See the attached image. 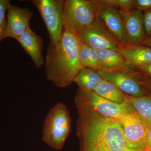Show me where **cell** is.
<instances>
[{
    "mask_svg": "<svg viewBox=\"0 0 151 151\" xmlns=\"http://www.w3.org/2000/svg\"><path fill=\"white\" fill-rule=\"evenodd\" d=\"M71 118L65 104L57 103L50 109L45 119L42 140L50 147L60 150L71 131Z\"/></svg>",
    "mask_w": 151,
    "mask_h": 151,
    "instance_id": "3957f363",
    "label": "cell"
},
{
    "mask_svg": "<svg viewBox=\"0 0 151 151\" xmlns=\"http://www.w3.org/2000/svg\"><path fill=\"white\" fill-rule=\"evenodd\" d=\"M146 142L147 147L151 149V124H147Z\"/></svg>",
    "mask_w": 151,
    "mask_h": 151,
    "instance_id": "d4e9b609",
    "label": "cell"
},
{
    "mask_svg": "<svg viewBox=\"0 0 151 151\" xmlns=\"http://www.w3.org/2000/svg\"><path fill=\"white\" fill-rule=\"evenodd\" d=\"M144 27L146 37L151 35V9L143 12Z\"/></svg>",
    "mask_w": 151,
    "mask_h": 151,
    "instance_id": "603a6c76",
    "label": "cell"
},
{
    "mask_svg": "<svg viewBox=\"0 0 151 151\" xmlns=\"http://www.w3.org/2000/svg\"><path fill=\"white\" fill-rule=\"evenodd\" d=\"M102 78L117 86L124 94L132 97L149 96L145 89L134 76L121 72L98 70Z\"/></svg>",
    "mask_w": 151,
    "mask_h": 151,
    "instance_id": "8fae6325",
    "label": "cell"
},
{
    "mask_svg": "<svg viewBox=\"0 0 151 151\" xmlns=\"http://www.w3.org/2000/svg\"><path fill=\"white\" fill-rule=\"evenodd\" d=\"M40 14L48 31L50 42H58L64 31L63 13L64 0H32Z\"/></svg>",
    "mask_w": 151,
    "mask_h": 151,
    "instance_id": "8992f818",
    "label": "cell"
},
{
    "mask_svg": "<svg viewBox=\"0 0 151 151\" xmlns=\"http://www.w3.org/2000/svg\"><path fill=\"white\" fill-rule=\"evenodd\" d=\"M103 79L97 71L83 68L76 76L73 82L78 85V89L85 91H94Z\"/></svg>",
    "mask_w": 151,
    "mask_h": 151,
    "instance_id": "2e32d148",
    "label": "cell"
},
{
    "mask_svg": "<svg viewBox=\"0 0 151 151\" xmlns=\"http://www.w3.org/2000/svg\"><path fill=\"white\" fill-rule=\"evenodd\" d=\"M16 40L29 55L36 67L39 68L44 64L42 55L43 39L33 31L29 26Z\"/></svg>",
    "mask_w": 151,
    "mask_h": 151,
    "instance_id": "4fadbf2b",
    "label": "cell"
},
{
    "mask_svg": "<svg viewBox=\"0 0 151 151\" xmlns=\"http://www.w3.org/2000/svg\"><path fill=\"white\" fill-rule=\"evenodd\" d=\"M78 36L81 42L97 50L108 49L118 51L121 45L98 17L91 26Z\"/></svg>",
    "mask_w": 151,
    "mask_h": 151,
    "instance_id": "52a82bcc",
    "label": "cell"
},
{
    "mask_svg": "<svg viewBox=\"0 0 151 151\" xmlns=\"http://www.w3.org/2000/svg\"><path fill=\"white\" fill-rule=\"evenodd\" d=\"M9 0H0V42L4 39L6 24L5 14L10 5Z\"/></svg>",
    "mask_w": 151,
    "mask_h": 151,
    "instance_id": "44dd1931",
    "label": "cell"
},
{
    "mask_svg": "<svg viewBox=\"0 0 151 151\" xmlns=\"http://www.w3.org/2000/svg\"><path fill=\"white\" fill-rule=\"evenodd\" d=\"M119 10L124 21L127 44H140L146 37L143 12L136 9Z\"/></svg>",
    "mask_w": 151,
    "mask_h": 151,
    "instance_id": "30bf717a",
    "label": "cell"
},
{
    "mask_svg": "<svg viewBox=\"0 0 151 151\" xmlns=\"http://www.w3.org/2000/svg\"><path fill=\"white\" fill-rule=\"evenodd\" d=\"M118 52L129 66H138L151 63V47L142 45H121Z\"/></svg>",
    "mask_w": 151,
    "mask_h": 151,
    "instance_id": "9a60e30c",
    "label": "cell"
},
{
    "mask_svg": "<svg viewBox=\"0 0 151 151\" xmlns=\"http://www.w3.org/2000/svg\"><path fill=\"white\" fill-rule=\"evenodd\" d=\"M7 12L4 39L12 37L16 40L29 26L33 13L27 8H20L11 4Z\"/></svg>",
    "mask_w": 151,
    "mask_h": 151,
    "instance_id": "7c38bea8",
    "label": "cell"
},
{
    "mask_svg": "<svg viewBox=\"0 0 151 151\" xmlns=\"http://www.w3.org/2000/svg\"><path fill=\"white\" fill-rule=\"evenodd\" d=\"M80 40L75 34L64 29L57 43L50 42L45 55L47 79L59 88H66L73 82L83 67L79 59Z\"/></svg>",
    "mask_w": 151,
    "mask_h": 151,
    "instance_id": "7a4b0ae2",
    "label": "cell"
},
{
    "mask_svg": "<svg viewBox=\"0 0 151 151\" xmlns=\"http://www.w3.org/2000/svg\"><path fill=\"white\" fill-rule=\"evenodd\" d=\"M145 151H151V149L146 146V147L145 150Z\"/></svg>",
    "mask_w": 151,
    "mask_h": 151,
    "instance_id": "83f0119b",
    "label": "cell"
},
{
    "mask_svg": "<svg viewBox=\"0 0 151 151\" xmlns=\"http://www.w3.org/2000/svg\"><path fill=\"white\" fill-rule=\"evenodd\" d=\"M96 0H66L63 8L64 29L78 35L97 18Z\"/></svg>",
    "mask_w": 151,
    "mask_h": 151,
    "instance_id": "277c9868",
    "label": "cell"
},
{
    "mask_svg": "<svg viewBox=\"0 0 151 151\" xmlns=\"http://www.w3.org/2000/svg\"><path fill=\"white\" fill-rule=\"evenodd\" d=\"M124 151H145V150L130 148L127 147V148L125 149Z\"/></svg>",
    "mask_w": 151,
    "mask_h": 151,
    "instance_id": "4316f807",
    "label": "cell"
},
{
    "mask_svg": "<svg viewBox=\"0 0 151 151\" xmlns=\"http://www.w3.org/2000/svg\"><path fill=\"white\" fill-rule=\"evenodd\" d=\"M96 1L97 17L120 44H127L124 21L119 9L102 4L97 0Z\"/></svg>",
    "mask_w": 151,
    "mask_h": 151,
    "instance_id": "9c48e42d",
    "label": "cell"
},
{
    "mask_svg": "<svg viewBox=\"0 0 151 151\" xmlns=\"http://www.w3.org/2000/svg\"><path fill=\"white\" fill-rule=\"evenodd\" d=\"M134 9L144 12L151 9V0H134Z\"/></svg>",
    "mask_w": 151,
    "mask_h": 151,
    "instance_id": "cb8c5ba5",
    "label": "cell"
},
{
    "mask_svg": "<svg viewBox=\"0 0 151 151\" xmlns=\"http://www.w3.org/2000/svg\"><path fill=\"white\" fill-rule=\"evenodd\" d=\"M76 107L81 151H124L128 147L118 119L104 117L81 106Z\"/></svg>",
    "mask_w": 151,
    "mask_h": 151,
    "instance_id": "6da1fadb",
    "label": "cell"
},
{
    "mask_svg": "<svg viewBox=\"0 0 151 151\" xmlns=\"http://www.w3.org/2000/svg\"><path fill=\"white\" fill-rule=\"evenodd\" d=\"M125 100L130 103L147 124H151V97H134L125 95Z\"/></svg>",
    "mask_w": 151,
    "mask_h": 151,
    "instance_id": "ac0fdd59",
    "label": "cell"
},
{
    "mask_svg": "<svg viewBox=\"0 0 151 151\" xmlns=\"http://www.w3.org/2000/svg\"><path fill=\"white\" fill-rule=\"evenodd\" d=\"M97 50L100 61V70L132 74V68L127 64L124 58L119 52L108 49Z\"/></svg>",
    "mask_w": 151,
    "mask_h": 151,
    "instance_id": "5bb4252c",
    "label": "cell"
},
{
    "mask_svg": "<svg viewBox=\"0 0 151 151\" xmlns=\"http://www.w3.org/2000/svg\"><path fill=\"white\" fill-rule=\"evenodd\" d=\"M140 44L151 47V35L146 37L142 41Z\"/></svg>",
    "mask_w": 151,
    "mask_h": 151,
    "instance_id": "484cf974",
    "label": "cell"
},
{
    "mask_svg": "<svg viewBox=\"0 0 151 151\" xmlns=\"http://www.w3.org/2000/svg\"><path fill=\"white\" fill-rule=\"evenodd\" d=\"M132 67V76L137 78L147 92L151 93V63Z\"/></svg>",
    "mask_w": 151,
    "mask_h": 151,
    "instance_id": "d6986e66",
    "label": "cell"
},
{
    "mask_svg": "<svg viewBox=\"0 0 151 151\" xmlns=\"http://www.w3.org/2000/svg\"><path fill=\"white\" fill-rule=\"evenodd\" d=\"M117 119L123 128L127 147L145 150L147 125L139 114L135 112Z\"/></svg>",
    "mask_w": 151,
    "mask_h": 151,
    "instance_id": "ba28073f",
    "label": "cell"
},
{
    "mask_svg": "<svg viewBox=\"0 0 151 151\" xmlns=\"http://www.w3.org/2000/svg\"><path fill=\"white\" fill-rule=\"evenodd\" d=\"M75 103L76 106L84 107L101 116L112 119H118L136 112L132 105L126 101L122 104L115 103L100 97L93 91L78 89Z\"/></svg>",
    "mask_w": 151,
    "mask_h": 151,
    "instance_id": "5b68a950",
    "label": "cell"
},
{
    "mask_svg": "<svg viewBox=\"0 0 151 151\" xmlns=\"http://www.w3.org/2000/svg\"><path fill=\"white\" fill-rule=\"evenodd\" d=\"M93 91L100 97L115 103L122 104L125 101V94L113 83L104 78Z\"/></svg>",
    "mask_w": 151,
    "mask_h": 151,
    "instance_id": "e0dca14e",
    "label": "cell"
},
{
    "mask_svg": "<svg viewBox=\"0 0 151 151\" xmlns=\"http://www.w3.org/2000/svg\"><path fill=\"white\" fill-rule=\"evenodd\" d=\"M97 1L102 4L114 7L119 10L134 9V0H97Z\"/></svg>",
    "mask_w": 151,
    "mask_h": 151,
    "instance_id": "ffe728a7",
    "label": "cell"
},
{
    "mask_svg": "<svg viewBox=\"0 0 151 151\" xmlns=\"http://www.w3.org/2000/svg\"><path fill=\"white\" fill-rule=\"evenodd\" d=\"M89 47L80 41L79 48V59L82 67L90 68Z\"/></svg>",
    "mask_w": 151,
    "mask_h": 151,
    "instance_id": "7402d4cb",
    "label": "cell"
}]
</instances>
